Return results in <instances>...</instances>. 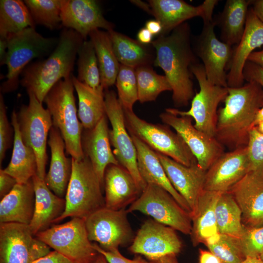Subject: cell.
<instances>
[{
  "mask_svg": "<svg viewBox=\"0 0 263 263\" xmlns=\"http://www.w3.org/2000/svg\"><path fill=\"white\" fill-rule=\"evenodd\" d=\"M249 172L263 177V134L254 127L249 132L247 145Z\"/></svg>",
  "mask_w": 263,
  "mask_h": 263,
  "instance_id": "44",
  "label": "cell"
},
{
  "mask_svg": "<svg viewBox=\"0 0 263 263\" xmlns=\"http://www.w3.org/2000/svg\"><path fill=\"white\" fill-rule=\"evenodd\" d=\"M61 19L62 25L75 31L84 40L95 30L101 28L109 31L114 28L94 0H62Z\"/></svg>",
  "mask_w": 263,
  "mask_h": 263,
  "instance_id": "20",
  "label": "cell"
},
{
  "mask_svg": "<svg viewBox=\"0 0 263 263\" xmlns=\"http://www.w3.org/2000/svg\"><path fill=\"white\" fill-rule=\"evenodd\" d=\"M200 87L191 100L190 108L187 111L168 108L166 112L180 116H188L195 121L194 127L212 137H215L217 122V108L228 94V87L210 83L207 79L203 64L197 63L191 67Z\"/></svg>",
  "mask_w": 263,
  "mask_h": 263,
  "instance_id": "8",
  "label": "cell"
},
{
  "mask_svg": "<svg viewBox=\"0 0 263 263\" xmlns=\"http://www.w3.org/2000/svg\"><path fill=\"white\" fill-rule=\"evenodd\" d=\"M35 236L50 248L77 263H93L98 253L89 240L85 220L73 217L54 225Z\"/></svg>",
  "mask_w": 263,
  "mask_h": 263,
  "instance_id": "9",
  "label": "cell"
},
{
  "mask_svg": "<svg viewBox=\"0 0 263 263\" xmlns=\"http://www.w3.org/2000/svg\"><path fill=\"white\" fill-rule=\"evenodd\" d=\"M263 46V22L251 7L248 9L245 29L239 43L235 46L232 59L227 74L228 87L237 88L244 84L243 69L249 56Z\"/></svg>",
  "mask_w": 263,
  "mask_h": 263,
  "instance_id": "23",
  "label": "cell"
},
{
  "mask_svg": "<svg viewBox=\"0 0 263 263\" xmlns=\"http://www.w3.org/2000/svg\"><path fill=\"white\" fill-rule=\"evenodd\" d=\"M128 213L125 208L116 210L104 207L90 214L84 219L89 240L106 251L132 242L134 236Z\"/></svg>",
  "mask_w": 263,
  "mask_h": 263,
  "instance_id": "13",
  "label": "cell"
},
{
  "mask_svg": "<svg viewBox=\"0 0 263 263\" xmlns=\"http://www.w3.org/2000/svg\"><path fill=\"white\" fill-rule=\"evenodd\" d=\"M255 128L258 132L263 134V121L259 123Z\"/></svg>",
  "mask_w": 263,
  "mask_h": 263,
  "instance_id": "60",
  "label": "cell"
},
{
  "mask_svg": "<svg viewBox=\"0 0 263 263\" xmlns=\"http://www.w3.org/2000/svg\"><path fill=\"white\" fill-rule=\"evenodd\" d=\"M93 263H109L105 257L101 254L98 253L96 258Z\"/></svg>",
  "mask_w": 263,
  "mask_h": 263,
  "instance_id": "59",
  "label": "cell"
},
{
  "mask_svg": "<svg viewBox=\"0 0 263 263\" xmlns=\"http://www.w3.org/2000/svg\"><path fill=\"white\" fill-rule=\"evenodd\" d=\"M7 50V39L0 38V65L4 64L5 58Z\"/></svg>",
  "mask_w": 263,
  "mask_h": 263,
  "instance_id": "56",
  "label": "cell"
},
{
  "mask_svg": "<svg viewBox=\"0 0 263 263\" xmlns=\"http://www.w3.org/2000/svg\"><path fill=\"white\" fill-rule=\"evenodd\" d=\"M10 128L7 116L6 107L3 96H0V164L4 158L5 152L9 147Z\"/></svg>",
  "mask_w": 263,
  "mask_h": 263,
  "instance_id": "45",
  "label": "cell"
},
{
  "mask_svg": "<svg viewBox=\"0 0 263 263\" xmlns=\"http://www.w3.org/2000/svg\"><path fill=\"white\" fill-rule=\"evenodd\" d=\"M241 263H263V261L257 257H246Z\"/></svg>",
  "mask_w": 263,
  "mask_h": 263,
  "instance_id": "58",
  "label": "cell"
},
{
  "mask_svg": "<svg viewBox=\"0 0 263 263\" xmlns=\"http://www.w3.org/2000/svg\"><path fill=\"white\" fill-rule=\"evenodd\" d=\"M247 61L258 65L263 68V48L258 51H254L248 56Z\"/></svg>",
  "mask_w": 263,
  "mask_h": 263,
  "instance_id": "55",
  "label": "cell"
},
{
  "mask_svg": "<svg viewBox=\"0 0 263 263\" xmlns=\"http://www.w3.org/2000/svg\"><path fill=\"white\" fill-rule=\"evenodd\" d=\"M89 37L95 51L101 85L104 90L108 89L115 83L120 67L109 33L107 31L96 29L92 32Z\"/></svg>",
  "mask_w": 263,
  "mask_h": 263,
  "instance_id": "34",
  "label": "cell"
},
{
  "mask_svg": "<svg viewBox=\"0 0 263 263\" xmlns=\"http://www.w3.org/2000/svg\"><path fill=\"white\" fill-rule=\"evenodd\" d=\"M182 247L181 241L175 229L149 219L138 230L129 249L148 260H154L169 254L177 255Z\"/></svg>",
  "mask_w": 263,
  "mask_h": 263,
  "instance_id": "17",
  "label": "cell"
},
{
  "mask_svg": "<svg viewBox=\"0 0 263 263\" xmlns=\"http://www.w3.org/2000/svg\"><path fill=\"white\" fill-rule=\"evenodd\" d=\"M224 103L218 112L215 138L232 150L247 146L255 115L263 104V89L254 81L228 87Z\"/></svg>",
  "mask_w": 263,
  "mask_h": 263,
  "instance_id": "2",
  "label": "cell"
},
{
  "mask_svg": "<svg viewBox=\"0 0 263 263\" xmlns=\"http://www.w3.org/2000/svg\"><path fill=\"white\" fill-rule=\"evenodd\" d=\"M146 28L152 35H160L162 32V26L161 23L156 19H151L147 21L145 24Z\"/></svg>",
  "mask_w": 263,
  "mask_h": 263,
  "instance_id": "52",
  "label": "cell"
},
{
  "mask_svg": "<svg viewBox=\"0 0 263 263\" xmlns=\"http://www.w3.org/2000/svg\"><path fill=\"white\" fill-rule=\"evenodd\" d=\"M244 80L254 81L259 84L263 89V68L249 61H247L243 69Z\"/></svg>",
  "mask_w": 263,
  "mask_h": 263,
  "instance_id": "47",
  "label": "cell"
},
{
  "mask_svg": "<svg viewBox=\"0 0 263 263\" xmlns=\"http://www.w3.org/2000/svg\"><path fill=\"white\" fill-rule=\"evenodd\" d=\"M260 258L263 261V252L261 255V256L260 257Z\"/></svg>",
  "mask_w": 263,
  "mask_h": 263,
  "instance_id": "61",
  "label": "cell"
},
{
  "mask_svg": "<svg viewBox=\"0 0 263 263\" xmlns=\"http://www.w3.org/2000/svg\"><path fill=\"white\" fill-rule=\"evenodd\" d=\"M155 50L153 64L164 72L176 106L188 105L194 96L191 67L198 62L190 41V29L185 22L151 42Z\"/></svg>",
  "mask_w": 263,
  "mask_h": 263,
  "instance_id": "1",
  "label": "cell"
},
{
  "mask_svg": "<svg viewBox=\"0 0 263 263\" xmlns=\"http://www.w3.org/2000/svg\"><path fill=\"white\" fill-rule=\"evenodd\" d=\"M62 0H25L36 24L43 25L53 30L61 27Z\"/></svg>",
  "mask_w": 263,
  "mask_h": 263,
  "instance_id": "40",
  "label": "cell"
},
{
  "mask_svg": "<svg viewBox=\"0 0 263 263\" xmlns=\"http://www.w3.org/2000/svg\"><path fill=\"white\" fill-rule=\"evenodd\" d=\"M6 39L7 50L4 64L8 72L5 76L7 80L1 87L3 92L16 90L19 75L29 62L52 53L58 41V38L43 37L35 27H28Z\"/></svg>",
  "mask_w": 263,
  "mask_h": 263,
  "instance_id": "6",
  "label": "cell"
},
{
  "mask_svg": "<svg viewBox=\"0 0 263 263\" xmlns=\"http://www.w3.org/2000/svg\"><path fill=\"white\" fill-rule=\"evenodd\" d=\"M104 186L105 207L113 210L125 208L142 193L130 173L120 164L108 166L104 174Z\"/></svg>",
  "mask_w": 263,
  "mask_h": 263,
  "instance_id": "25",
  "label": "cell"
},
{
  "mask_svg": "<svg viewBox=\"0 0 263 263\" xmlns=\"http://www.w3.org/2000/svg\"><path fill=\"white\" fill-rule=\"evenodd\" d=\"M247 146L224 153L206 171L204 190L228 191L249 172Z\"/></svg>",
  "mask_w": 263,
  "mask_h": 263,
  "instance_id": "19",
  "label": "cell"
},
{
  "mask_svg": "<svg viewBox=\"0 0 263 263\" xmlns=\"http://www.w3.org/2000/svg\"><path fill=\"white\" fill-rule=\"evenodd\" d=\"M35 194V208L29 225L34 235L49 228L63 213L66 202L49 189L44 180L37 174L32 178Z\"/></svg>",
  "mask_w": 263,
  "mask_h": 263,
  "instance_id": "26",
  "label": "cell"
},
{
  "mask_svg": "<svg viewBox=\"0 0 263 263\" xmlns=\"http://www.w3.org/2000/svg\"><path fill=\"white\" fill-rule=\"evenodd\" d=\"M11 119L14 131L13 149L10 162L3 170L14 177L17 183L23 184L37 174V158L33 149L22 140L15 111L12 112Z\"/></svg>",
  "mask_w": 263,
  "mask_h": 263,
  "instance_id": "32",
  "label": "cell"
},
{
  "mask_svg": "<svg viewBox=\"0 0 263 263\" xmlns=\"http://www.w3.org/2000/svg\"><path fill=\"white\" fill-rule=\"evenodd\" d=\"M199 263H222L220 260L210 251L199 249Z\"/></svg>",
  "mask_w": 263,
  "mask_h": 263,
  "instance_id": "50",
  "label": "cell"
},
{
  "mask_svg": "<svg viewBox=\"0 0 263 263\" xmlns=\"http://www.w3.org/2000/svg\"><path fill=\"white\" fill-rule=\"evenodd\" d=\"M130 134L137 150L138 168L143 181L147 185L154 184L165 189L181 207L190 213L188 203L169 181L156 151L135 135Z\"/></svg>",
  "mask_w": 263,
  "mask_h": 263,
  "instance_id": "27",
  "label": "cell"
},
{
  "mask_svg": "<svg viewBox=\"0 0 263 263\" xmlns=\"http://www.w3.org/2000/svg\"><path fill=\"white\" fill-rule=\"evenodd\" d=\"M149 14L162 26L159 35H166L189 19L200 17L203 21L213 19L217 0H205L198 6H193L182 0H150Z\"/></svg>",
  "mask_w": 263,
  "mask_h": 263,
  "instance_id": "18",
  "label": "cell"
},
{
  "mask_svg": "<svg viewBox=\"0 0 263 263\" xmlns=\"http://www.w3.org/2000/svg\"><path fill=\"white\" fill-rule=\"evenodd\" d=\"M243 255L246 257L260 258L263 252V226L247 227L239 238Z\"/></svg>",
  "mask_w": 263,
  "mask_h": 263,
  "instance_id": "43",
  "label": "cell"
},
{
  "mask_svg": "<svg viewBox=\"0 0 263 263\" xmlns=\"http://www.w3.org/2000/svg\"><path fill=\"white\" fill-rule=\"evenodd\" d=\"M72 173L65 199V209L55 223L68 217L85 219L105 207L103 187L91 161L85 156L81 160L72 158Z\"/></svg>",
  "mask_w": 263,
  "mask_h": 263,
  "instance_id": "5",
  "label": "cell"
},
{
  "mask_svg": "<svg viewBox=\"0 0 263 263\" xmlns=\"http://www.w3.org/2000/svg\"><path fill=\"white\" fill-rule=\"evenodd\" d=\"M175 254H169L159 258L148 261L138 257L139 263H179Z\"/></svg>",
  "mask_w": 263,
  "mask_h": 263,
  "instance_id": "51",
  "label": "cell"
},
{
  "mask_svg": "<svg viewBox=\"0 0 263 263\" xmlns=\"http://www.w3.org/2000/svg\"><path fill=\"white\" fill-rule=\"evenodd\" d=\"M215 26L213 19L203 22L193 50L203 62L207 80L213 85L228 87L226 71L229 70L234 48L217 38Z\"/></svg>",
  "mask_w": 263,
  "mask_h": 263,
  "instance_id": "14",
  "label": "cell"
},
{
  "mask_svg": "<svg viewBox=\"0 0 263 263\" xmlns=\"http://www.w3.org/2000/svg\"><path fill=\"white\" fill-rule=\"evenodd\" d=\"M94 249L103 255L109 263H139V258L133 260L128 259L123 256L118 249L112 251H106L95 243L93 244Z\"/></svg>",
  "mask_w": 263,
  "mask_h": 263,
  "instance_id": "46",
  "label": "cell"
},
{
  "mask_svg": "<svg viewBox=\"0 0 263 263\" xmlns=\"http://www.w3.org/2000/svg\"><path fill=\"white\" fill-rule=\"evenodd\" d=\"M250 0H227L223 11L213 18L220 29L221 40L231 46L237 45L244 31Z\"/></svg>",
  "mask_w": 263,
  "mask_h": 263,
  "instance_id": "31",
  "label": "cell"
},
{
  "mask_svg": "<svg viewBox=\"0 0 263 263\" xmlns=\"http://www.w3.org/2000/svg\"><path fill=\"white\" fill-rule=\"evenodd\" d=\"M138 100L141 103L154 101L162 92L171 91L165 75L157 74L150 65L135 68Z\"/></svg>",
  "mask_w": 263,
  "mask_h": 263,
  "instance_id": "38",
  "label": "cell"
},
{
  "mask_svg": "<svg viewBox=\"0 0 263 263\" xmlns=\"http://www.w3.org/2000/svg\"><path fill=\"white\" fill-rule=\"evenodd\" d=\"M84 39L75 31L63 29L58 43L46 58L29 64L21 73L20 84L42 103L59 80L70 76L79 49Z\"/></svg>",
  "mask_w": 263,
  "mask_h": 263,
  "instance_id": "3",
  "label": "cell"
},
{
  "mask_svg": "<svg viewBox=\"0 0 263 263\" xmlns=\"http://www.w3.org/2000/svg\"><path fill=\"white\" fill-rule=\"evenodd\" d=\"M17 183L16 180L6 173L3 169L0 170V198L1 199L8 194Z\"/></svg>",
  "mask_w": 263,
  "mask_h": 263,
  "instance_id": "48",
  "label": "cell"
},
{
  "mask_svg": "<svg viewBox=\"0 0 263 263\" xmlns=\"http://www.w3.org/2000/svg\"><path fill=\"white\" fill-rule=\"evenodd\" d=\"M82 133L81 143L84 155L90 159L102 186L105 170L109 165H119L112 152L106 115L93 129Z\"/></svg>",
  "mask_w": 263,
  "mask_h": 263,
  "instance_id": "24",
  "label": "cell"
},
{
  "mask_svg": "<svg viewBox=\"0 0 263 263\" xmlns=\"http://www.w3.org/2000/svg\"><path fill=\"white\" fill-rule=\"evenodd\" d=\"M72 75L58 81L43 102L51 115L53 126L59 130L64 140L67 153L81 160L85 156L81 143L83 127L77 115Z\"/></svg>",
  "mask_w": 263,
  "mask_h": 263,
  "instance_id": "4",
  "label": "cell"
},
{
  "mask_svg": "<svg viewBox=\"0 0 263 263\" xmlns=\"http://www.w3.org/2000/svg\"><path fill=\"white\" fill-rule=\"evenodd\" d=\"M228 191L241 210L245 226H263V177L248 172Z\"/></svg>",
  "mask_w": 263,
  "mask_h": 263,
  "instance_id": "22",
  "label": "cell"
},
{
  "mask_svg": "<svg viewBox=\"0 0 263 263\" xmlns=\"http://www.w3.org/2000/svg\"><path fill=\"white\" fill-rule=\"evenodd\" d=\"M28 105H23L17 113L19 130L25 144L34 150L37 158V175L44 180L47 160V136L53 126L51 115L35 94L27 92Z\"/></svg>",
  "mask_w": 263,
  "mask_h": 263,
  "instance_id": "11",
  "label": "cell"
},
{
  "mask_svg": "<svg viewBox=\"0 0 263 263\" xmlns=\"http://www.w3.org/2000/svg\"><path fill=\"white\" fill-rule=\"evenodd\" d=\"M77 79L93 89L101 85L95 51L90 40H84L78 52Z\"/></svg>",
  "mask_w": 263,
  "mask_h": 263,
  "instance_id": "39",
  "label": "cell"
},
{
  "mask_svg": "<svg viewBox=\"0 0 263 263\" xmlns=\"http://www.w3.org/2000/svg\"><path fill=\"white\" fill-rule=\"evenodd\" d=\"M78 98V117L84 129L94 128L106 115L104 89L101 85L93 89L72 75Z\"/></svg>",
  "mask_w": 263,
  "mask_h": 263,
  "instance_id": "33",
  "label": "cell"
},
{
  "mask_svg": "<svg viewBox=\"0 0 263 263\" xmlns=\"http://www.w3.org/2000/svg\"><path fill=\"white\" fill-rule=\"evenodd\" d=\"M162 121L175 130L183 138L196 159L207 171L224 153L223 145L215 138L197 129L188 116H177L167 112L160 115Z\"/></svg>",
  "mask_w": 263,
  "mask_h": 263,
  "instance_id": "16",
  "label": "cell"
},
{
  "mask_svg": "<svg viewBox=\"0 0 263 263\" xmlns=\"http://www.w3.org/2000/svg\"><path fill=\"white\" fill-rule=\"evenodd\" d=\"M30 11L20 0H0V36L7 39L28 27H35Z\"/></svg>",
  "mask_w": 263,
  "mask_h": 263,
  "instance_id": "36",
  "label": "cell"
},
{
  "mask_svg": "<svg viewBox=\"0 0 263 263\" xmlns=\"http://www.w3.org/2000/svg\"><path fill=\"white\" fill-rule=\"evenodd\" d=\"M104 98L106 114L112 126L109 137L114 148L113 153L118 163L133 177L142 192L147 184L138 170L137 150L127 132L123 108L113 91L104 90Z\"/></svg>",
  "mask_w": 263,
  "mask_h": 263,
  "instance_id": "12",
  "label": "cell"
},
{
  "mask_svg": "<svg viewBox=\"0 0 263 263\" xmlns=\"http://www.w3.org/2000/svg\"><path fill=\"white\" fill-rule=\"evenodd\" d=\"M124 109L127 129L153 150L186 166L197 163L189 149L177 132L168 127L149 123L139 117L133 110Z\"/></svg>",
  "mask_w": 263,
  "mask_h": 263,
  "instance_id": "7",
  "label": "cell"
},
{
  "mask_svg": "<svg viewBox=\"0 0 263 263\" xmlns=\"http://www.w3.org/2000/svg\"><path fill=\"white\" fill-rule=\"evenodd\" d=\"M51 251L33 234L29 225L0 223V263H33Z\"/></svg>",
  "mask_w": 263,
  "mask_h": 263,
  "instance_id": "15",
  "label": "cell"
},
{
  "mask_svg": "<svg viewBox=\"0 0 263 263\" xmlns=\"http://www.w3.org/2000/svg\"><path fill=\"white\" fill-rule=\"evenodd\" d=\"M118 62L134 68L150 65L154 60L150 49L138 40L114 31H108Z\"/></svg>",
  "mask_w": 263,
  "mask_h": 263,
  "instance_id": "35",
  "label": "cell"
},
{
  "mask_svg": "<svg viewBox=\"0 0 263 263\" xmlns=\"http://www.w3.org/2000/svg\"><path fill=\"white\" fill-rule=\"evenodd\" d=\"M127 211H139L185 234L191 233L190 213L181 207L170 193L157 185L147 184Z\"/></svg>",
  "mask_w": 263,
  "mask_h": 263,
  "instance_id": "10",
  "label": "cell"
},
{
  "mask_svg": "<svg viewBox=\"0 0 263 263\" xmlns=\"http://www.w3.org/2000/svg\"><path fill=\"white\" fill-rule=\"evenodd\" d=\"M156 152L169 181L188 203L191 214L204 190L206 171L197 163L186 166L167 156Z\"/></svg>",
  "mask_w": 263,
  "mask_h": 263,
  "instance_id": "21",
  "label": "cell"
},
{
  "mask_svg": "<svg viewBox=\"0 0 263 263\" xmlns=\"http://www.w3.org/2000/svg\"><path fill=\"white\" fill-rule=\"evenodd\" d=\"M220 234L218 242L207 245L211 252L222 263H241L245 257L243 254L239 238Z\"/></svg>",
  "mask_w": 263,
  "mask_h": 263,
  "instance_id": "42",
  "label": "cell"
},
{
  "mask_svg": "<svg viewBox=\"0 0 263 263\" xmlns=\"http://www.w3.org/2000/svg\"><path fill=\"white\" fill-rule=\"evenodd\" d=\"M218 232L237 238L243 234L241 210L229 191L221 192L215 207Z\"/></svg>",
  "mask_w": 263,
  "mask_h": 263,
  "instance_id": "37",
  "label": "cell"
},
{
  "mask_svg": "<svg viewBox=\"0 0 263 263\" xmlns=\"http://www.w3.org/2000/svg\"><path fill=\"white\" fill-rule=\"evenodd\" d=\"M263 121V104L261 107L258 110L255 117L253 127L254 128L259 123Z\"/></svg>",
  "mask_w": 263,
  "mask_h": 263,
  "instance_id": "57",
  "label": "cell"
},
{
  "mask_svg": "<svg viewBox=\"0 0 263 263\" xmlns=\"http://www.w3.org/2000/svg\"><path fill=\"white\" fill-rule=\"evenodd\" d=\"M152 36L151 33L145 27L139 30L137 35V38L139 42L147 45L151 43L152 42Z\"/></svg>",
  "mask_w": 263,
  "mask_h": 263,
  "instance_id": "53",
  "label": "cell"
},
{
  "mask_svg": "<svg viewBox=\"0 0 263 263\" xmlns=\"http://www.w3.org/2000/svg\"><path fill=\"white\" fill-rule=\"evenodd\" d=\"M48 144L51 159L45 182L49 189L57 196H65L72 173V158L66 157L65 145L59 130L52 126L49 133Z\"/></svg>",
  "mask_w": 263,
  "mask_h": 263,
  "instance_id": "28",
  "label": "cell"
},
{
  "mask_svg": "<svg viewBox=\"0 0 263 263\" xmlns=\"http://www.w3.org/2000/svg\"><path fill=\"white\" fill-rule=\"evenodd\" d=\"M35 194L32 179L17 183L0 202V223H18L29 225L33 216Z\"/></svg>",
  "mask_w": 263,
  "mask_h": 263,
  "instance_id": "29",
  "label": "cell"
},
{
  "mask_svg": "<svg viewBox=\"0 0 263 263\" xmlns=\"http://www.w3.org/2000/svg\"><path fill=\"white\" fill-rule=\"evenodd\" d=\"M221 192L203 190L196 207L190 214L192 229L190 233L193 244L205 243L210 236L218 232L215 207Z\"/></svg>",
  "mask_w": 263,
  "mask_h": 263,
  "instance_id": "30",
  "label": "cell"
},
{
  "mask_svg": "<svg viewBox=\"0 0 263 263\" xmlns=\"http://www.w3.org/2000/svg\"><path fill=\"white\" fill-rule=\"evenodd\" d=\"M250 4L256 16L263 22V0H251Z\"/></svg>",
  "mask_w": 263,
  "mask_h": 263,
  "instance_id": "54",
  "label": "cell"
},
{
  "mask_svg": "<svg viewBox=\"0 0 263 263\" xmlns=\"http://www.w3.org/2000/svg\"><path fill=\"white\" fill-rule=\"evenodd\" d=\"M118 99L123 109L132 110L138 100V89L135 69L120 64L116 79Z\"/></svg>",
  "mask_w": 263,
  "mask_h": 263,
  "instance_id": "41",
  "label": "cell"
},
{
  "mask_svg": "<svg viewBox=\"0 0 263 263\" xmlns=\"http://www.w3.org/2000/svg\"><path fill=\"white\" fill-rule=\"evenodd\" d=\"M33 263H77L56 251H51L46 256L39 259Z\"/></svg>",
  "mask_w": 263,
  "mask_h": 263,
  "instance_id": "49",
  "label": "cell"
}]
</instances>
